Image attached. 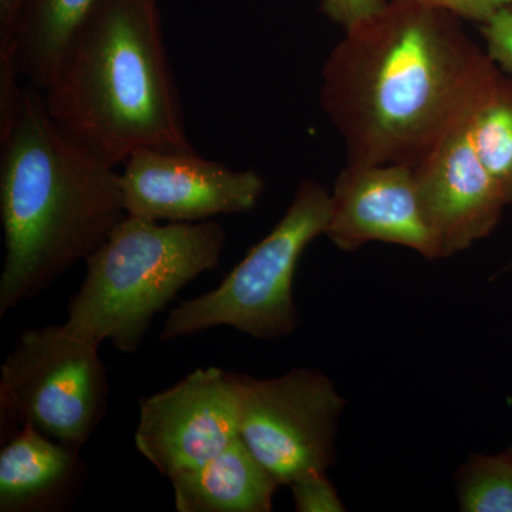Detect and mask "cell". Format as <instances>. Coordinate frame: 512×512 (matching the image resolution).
I'll return each mask as SVG.
<instances>
[{
	"instance_id": "obj_19",
	"label": "cell",
	"mask_w": 512,
	"mask_h": 512,
	"mask_svg": "<svg viewBox=\"0 0 512 512\" xmlns=\"http://www.w3.org/2000/svg\"><path fill=\"white\" fill-rule=\"evenodd\" d=\"M386 6V0H320L323 15L345 32L375 18Z\"/></svg>"
},
{
	"instance_id": "obj_18",
	"label": "cell",
	"mask_w": 512,
	"mask_h": 512,
	"mask_svg": "<svg viewBox=\"0 0 512 512\" xmlns=\"http://www.w3.org/2000/svg\"><path fill=\"white\" fill-rule=\"evenodd\" d=\"M480 32L488 56L504 73L512 76V5L494 13L480 25Z\"/></svg>"
},
{
	"instance_id": "obj_7",
	"label": "cell",
	"mask_w": 512,
	"mask_h": 512,
	"mask_svg": "<svg viewBox=\"0 0 512 512\" xmlns=\"http://www.w3.org/2000/svg\"><path fill=\"white\" fill-rule=\"evenodd\" d=\"M231 375L238 397L239 437L281 485L335 464L346 400L328 376L305 367L275 379Z\"/></svg>"
},
{
	"instance_id": "obj_13",
	"label": "cell",
	"mask_w": 512,
	"mask_h": 512,
	"mask_svg": "<svg viewBox=\"0 0 512 512\" xmlns=\"http://www.w3.org/2000/svg\"><path fill=\"white\" fill-rule=\"evenodd\" d=\"M170 481L178 512H271L281 487L241 437L207 463Z\"/></svg>"
},
{
	"instance_id": "obj_20",
	"label": "cell",
	"mask_w": 512,
	"mask_h": 512,
	"mask_svg": "<svg viewBox=\"0 0 512 512\" xmlns=\"http://www.w3.org/2000/svg\"><path fill=\"white\" fill-rule=\"evenodd\" d=\"M430 8L446 10L461 20L483 25L494 13L512 5V0H407Z\"/></svg>"
},
{
	"instance_id": "obj_4",
	"label": "cell",
	"mask_w": 512,
	"mask_h": 512,
	"mask_svg": "<svg viewBox=\"0 0 512 512\" xmlns=\"http://www.w3.org/2000/svg\"><path fill=\"white\" fill-rule=\"evenodd\" d=\"M227 232L220 222H165L126 215L86 259L64 332L134 353L151 322L178 292L220 265Z\"/></svg>"
},
{
	"instance_id": "obj_3",
	"label": "cell",
	"mask_w": 512,
	"mask_h": 512,
	"mask_svg": "<svg viewBox=\"0 0 512 512\" xmlns=\"http://www.w3.org/2000/svg\"><path fill=\"white\" fill-rule=\"evenodd\" d=\"M0 316L86 261L126 218L120 174L60 130L35 86L0 136Z\"/></svg>"
},
{
	"instance_id": "obj_12",
	"label": "cell",
	"mask_w": 512,
	"mask_h": 512,
	"mask_svg": "<svg viewBox=\"0 0 512 512\" xmlns=\"http://www.w3.org/2000/svg\"><path fill=\"white\" fill-rule=\"evenodd\" d=\"M82 447L20 427L0 451V512H55L72 507L86 484Z\"/></svg>"
},
{
	"instance_id": "obj_6",
	"label": "cell",
	"mask_w": 512,
	"mask_h": 512,
	"mask_svg": "<svg viewBox=\"0 0 512 512\" xmlns=\"http://www.w3.org/2000/svg\"><path fill=\"white\" fill-rule=\"evenodd\" d=\"M110 384L99 348L62 325L26 329L2 365V439L25 426L83 447L109 409Z\"/></svg>"
},
{
	"instance_id": "obj_10",
	"label": "cell",
	"mask_w": 512,
	"mask_h": 512,
	"mask_svg": "<svg viewBox=\"0 0 512 512\" xmlns=\"http://www.w3.org/2000/svg\"><path fill=\"white\" fill-rule=\"evenodd\" d=\"M330 201L325 235L340 251L383 242L412 249L429 261L441 259L412 165L348 163L336 178Z\"/></svg>"
},
{
	"instance_id": "obj_2",
	"label": "cell",
	"mask_w": 512,
	"mask_h": 512,
	"mask_svg": "<svg viewBox=\"0 0 512 512\" xmlns=\"http://www.w3.org/2000/svg\"><path fill=\"white\" fill-rule=\"evenodd\" d=\"M43 97L60 130L110 167L146 148L194 150L160 0H94L63 47Z\"/></svg>"
},
{
	"instance_id": "obj_9",
	"label": "cell",
	"mask_w": 512,
	"mask_h": 512,
	"mask_svg": "<svg viewBox=\"0 0 512 512\" xmlns=\"http://www.w3.org/2000/svg\"><path fill=\"white\" fill-rule=\"evenodd\" d=\"M120 174L127 215L156 222H201L254 210L265 181L254 170H231L195 150L137 151Z\"/></svg>"
},
{
	"instance_id": "obj_5",
	"label": "cell",
	"mask_w": 512,
	"mask_h": 512,
	"mask_svg": "<svg viewBox=\"0 0 512 512\" xmlns=\"http://www.w3.org/2000/svg\"><path fill=\"white\" fill-rule=\"evenodd\" d=\"M330 211L328 188L302 181L272 231L249 249L218 288L174 308L160 339L188 338L218 326L262 340L292 335L299 320L293 298L296 266L313 239L325 235Z\"/></svg>"
},
{
	"instance_id": "obj_14",
	"label": "cell",
	"mask_w": 512,
	"mask_h": 512,
	"mask_svg": "<svg viewBox=\"0 0 512 512\" xmlns=\"http://www.w3.org/2000/svg\"><path fill=\"white\" fill-rule=\"evenodd\" d=\"M94 0H29L10 40L0 45L30 86L43 90L77 23Z\"/></svg>"
},
{
	"instance_id": "obj_15",
	"label": "cell",
	"mask_w": 512,
	"mask_h": 512,
	"mask_svg": "<svg viewBox=\"0 0 512 512\" xmlns=\"http://www.w3.org/2000/svg\"><path fill=\"white\" fill-rule=\"evenodd\" d=\"M464 121L481 164L512 204V76L497 67L471 101Z\"/></svg>"
},
{
	"instance_id": "obj_8",
	"label": "cell",
	"mask_w": 512,
	"mask_h": 512,
	"mask_svg": "<svg viewBox=\"0 0 512 512\" xmlns=\"http://www.w3.org/2000/svg\"><path fill=\"white\" fill-rule=\"evenodd\" d=\"M238 437L237 390L231 372L218 367L195 369L140 400L134 444L168 480L207 463Z\"/></svg>"
},
{
	"instance_id": "obj_16",
	"label": "cell",
	"mask_w": 512,
	"mask_h": 512,
	"mask_svg": "<svg viewBox=\"0 0 512 512\" xmlns=\"http://www.w3.org/2000/svg\"><path fill=\"white\" fill-rule=\"evenodd\" d=\"M458 507L464 512H512V451L474 454L456 476Z\"/></svg>"
},
{
	"instance_id": "obj_1",
	"label": "cell",
	"mask_w": 512,
	"mask_h": 512,
	"mask_svg": "<svg viewBox=\"0 0 512 512\" xmlns=\"http://www.w3.org/2000/svg\"><path fill=\"white\" fill-rule=\"evenodd\" d=\"M497 67L457 16L390 0L329 53L320 107L348 163L414 167L464 119Z\"/></svg>"
},
{
	"instance_id": "obj_22",
	"label": "cell",
	"mask_w": 512,
	"mask_h": 512,
	"mask_svg": "<svg viewBox=\"0 0 512 512\" xmlns=\"http://www.w3.org/2000/svg\"><path fill=\"white\" fill-rule=\"evenodd\" d=\"M510 450L512 451V444H511Z\"/></svg>"
},
{
	"instance_id": "obj_17",
	"label": "cell",
	"mask_w": 512,
	"mask_h": 512,
	"mask_svg": "<svg viewBox=\"0 0 512 512\" xmlns=\"http://www.w3.org/2000/svg\"><path fill=\"white\" fill-rule=\"evenodd\" d=\"M288 487L291 488L293 505L298 512L346 511L326 471L305 474L292 481Z\"/></svg>"
},
{
	"instance_id": "obj_11",
	"label": "cell",
	"mask_w": 512,
	"mask_h": 512,
	"mask_svg": "<svg viewBox=\"0 0 512 512\" xmlns=\"http://www.w3.org/2000/svg\"><path fill=\"white\" fill-rule=\"evenodd\" d=\"M414 177L441 258L466 251L500 225L508 204L477 157L464 119L414 165Z\"/></svg>"
},
{
	"instance_id": "obj_23",
	"label": "cell",
	"mask_w": 512,
	"mask_h": 512,
	"mask_svg": "<svg viewBox=\"0 0 512 512\" xmlns=\"http://www.w3.org/2000/svg\"><path fill=\"white\" fill-rule=\"evenodd\" d=\"M511 266H512V264H511Z\"/></svg>"
},
{
	"instance_id": "obj_21",
	"label": "cell",
	"mask_w": 512,
	"mask_h": 512,
	"mask_svg": "<svg viewBox=\"0 0 512 512\" xmlns=\"http://www.w3.org/2000/svg\"><path fill=\"white\" fill-rule=\"evenodd\" d=\"M29 0H0V45H5L12 36L20 13Z\"/></svg>"
}]
</instances>
